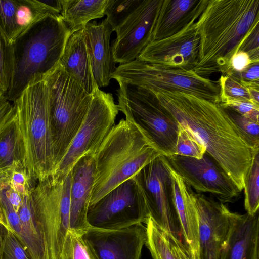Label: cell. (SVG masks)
I'll list each match as a JSON object with an SVG mask.
<instances>
[{
	"mask_svg": "<svg viewBox=\"0 0 259 259\" xmlns=\"http://www.w3.org/2000/svg\"><path fill=\"white\" fill-rule=\"evenodd\" d=\"M13 103L24 145L26 168L37 183L55 171L45 79L32 81Z\"/></svg>",
	"mask_w": 259,
	"mask_h": 259,
	"instance_id": "5b68a950",
	"label": "cell"
},
{
	"mask_svg": "<svg viewBox=\"0 0 259 259\" xmlns=\"http://www.w3.org/2000/svg\"><path fill=\"white\" fill-rule=\"evenodd\" d=\"M8 101L7 94L3 92H0V108Z\"/></svg>",
	"mask_w": 259,
	"mask_h": 259,
	"instance_id": "7dc6e473",
	"label": "cell"
},
{
	"mask_svg": "<svg viewBox=\"0 0 259 259\" xmlns=\"http://www.w3.org/2000/svg\"><path fill=\"white\" fill-rule=\"evenodd\" d=\"M5 194L12 206L14 210L17 212L23 200V196L14 191L9 187L4 189Z\"/></svg>",
	"mask_w": 259,
	"mask_h": 259,
	"instance_id": "b9f144b4",
	"label": "cell"
},
{
	"mask_svg": "<svg viewBox=\"0 0 259 259\" xmlns=\"http://www.w3.org/2000/svg\"><path fill=\"white\" fill-rule=\"evenodd\" d=\"M45 79L48 89L56 171L84 119L93 94L89 93L59 65Z\"/></svg>",
	"mask_w": 259,
	"mask_h": 259,
	"instance_id": "8992f818",
	"label": "cell"
},
{
	"mask_svg": "<svg viewBox=\"0 0 259 259\" xmlns=\"http://www.w3.org/2000/svg\"><path fill=\"white\" fill-rule=\"evenodd\" d=\"M160 0H143L138 9L115 31L112 48L116 63L133 61L151 41L154 21Z\"/></svg>",
	"mask_w": 259,
	"mask_h": 259,
	"instance_id": "2e32d148",
	"label": "cell"
},
{
	"mask_svg": "<svg viewBox=\"0 0 259 259\" xmlns=\"http://www.w3.org/2000/svg\"><path fill=\"white\" fill-rule=\"evenodd\" d=\"M22 168H26L25 151L15 113L0 132V169L9 178L13 171Z\"/></svg>",
	"mask_w": 259,
	"mask_h": 259,
	"instance_id": "484cf974",
	"label": "cell"
},
{
	"mask_svg": "<svg viewBox=\"0 0 259 259\" xmlns=\"http://www.w3.org/2000/svg\"><path fill=\"white\" fill-rule=\"evenodd\" d=\"M259 150L254 151L250 167L245 175L244 207L246 213L253 215L259 208Z\"/></svg>",
	"mask_w": 259,
	"mask_h": 259,
	"instance_id": "83f0119b",
	"label": "cell"
},
{
	"mask_svg": "<svg viewBox=\"0 0 259 259\" xmlns=\"http://www.w3.org/2000/svg\"><path fill=\"white\" fill-rule=\"evenodd\" d=\"M145 223V245L153 259H192L182 241L160 227L151 217Z\"/></svg>",
	"mask_w": 259,
	"mask_h": 259,
	"instance_id": "d4e9b609",
	"label": "cell"
},
{
	"mask_svg": "<svg viewBox=\"0 0 259 259\" xmlns=\"http://www.w3.org/2000/svg\"><path fill=\"white\" fill-rule=\"evenodd\" d=\"M65 175L54 174L38 182L31 191L35 214L45 234L50 259H59L69 230L64 223L60 211Z\"/></svg>",
	"mask_w": 259,
	"mask_h": 259,
	"instance_id": "4fadbf2b",
	"label": "cell"
},
{
	"mask_svg": "<svg viewBox=\"0 0 259 259\" xmlns=\"http://www.w3.org/2000/svg\"><path fill=\"white\" fill-rule=\"evenodd\" d=\"M36 183L25 168L16 169L9 176L8 187L22 196L29 194Z\"/></svg>",
	"mask_w": 259,
	"mask_h": 259,
	"instance_id": "8d00e7d4",
	"label": "cell"
},
{
	"mask_svg": "<svg viewBox=\"0 0 259 259\" xmlns=\"http://www.w3.org/2000/svg\"><path fill=\"white\" fill-rule=\"evenodd\" d=\"M48 14L60 15L41 0H0V28L10 44L33 23Z\"/></svg>",
	"mask_w": 259,
	"mask_h": 259,
	"instance_id": "7402d4cb",
	"label": "cell"
},
{
	"mask_svg": "<svg viewBox=\"0 0 259 259\" xmlns=\"http://www.w3.org/2000/svg\"><path fill=\"white\" fill-rule=\"evenodd\" d=\"M227 75L237 80L245 88L259 87V62L251 63L241 72H231Z\"/></svg>",
	"mask_w": 259,
	"mask_h": 259,
	"instance_id": "74e56055",
	"label": "cell"
},
{
	"mask_svg": "<svg viewBox=\"0 0 259 259\" xmlns=\"http://www.w3.org/2000/svg\"><path fill=\"white\" fill-rule=\"evenodd\" d=\"M15 113L14 106L9 101L0 108V132L12 119Z\"/></svg>",
	"mask_w": 259,
	"mask_h": 259,
	"instance_id": "60d3db41",
	"label": "cell"
},
{
	"mask_svg": "<svg viewBox=\"0 0 259 259\" xmlns=\"http://www.w3.org/2000/svg\"><path fill=\"white\" fill-rule=\"evenodd\" d=\"M258 24L259 0H208L195 22L200 43L192 71L204 78L226 74L231 58Z\"/></svg>",
	"mask_w": 259,
	"mask_h": 259,
	"instance_id": "7a4b0ae2",
	"label": "cell"
},
{
	"mask_svg": "<svg viewBox=\"0 0 259 259\" xmlns=\"http://www.w3.org/2000/svg\"><path fill=\"white\" fill-rule=\"evenodd\" d=\"M3 92V91H2V90H1V87H0V92Z\"/></svg>",
	"mask_w": 259,
	"mask_h": 259,
	"instance_id": "c3c4849f",
	"label": "cell"
},
{
	"mask_svg": "<svg viewBox=\"0 0 259 259\" xmlns=\"http://www.w3.org/2000/svg\"><path fill=\"white\" fill-rule=\"evenodd\" d=\"M8 229L4 224L0 222V259L2 258L4 238Z\"/></svg>",
	"mask_w": 259,
	"mask_h": 259,
	"instance_id": "ee69618b",
	"label": "cell"
},
{
	"mask_svg": "<svg viewBox=\"0 0 259 259\" xmlns=\"http://www.w3.org/2000/svg\"><path fill=\"white\" fill-rule=\"evenodd\" d=\"M239 51L247 53L252 63L259 62V24L243 41Z\"/></svg>",
	"mask_w": 259,
	"mask_h": 259,
	"instance_id": "f35d334b",
	"label": "cell"
},
{
	"mask_svg": "<svg viewBox=\"0 0 259 259\" xmlns=\"http://www.w3.org/2000/svg\"><path fill=\"white\" fill-rule=\"evenodd\" d=\"M71 170L70 229L83 234L90 227L87 214L94 182V155L81 157Z\"/></svg>",
	"mask_w": 259,
	"mask_h": 259,
	"instance_id": "ac0fdd59",
	"label": "cell"
},
{
	"mask_svg": "<svg viewBox=\"0 0 259 259\" xmlns=\"http://www.w3.org/2000/svg\"><path fill=\"white\" fill-rule=\"evenodd\" d=\"M107 0H61L60 15L71 33L83 29L91 20L104 16Z\"/></svg>",
	"mask_w": 259,
	"mask_h": 259,
	"instance_id": "4316f807",
	"label": "cell"
},
{
	"mask_svg": "<svg viewBox=\"0 0 259 259\" xmlns=\"http://www.w3.org/2000/svg\"><path fill=\"white\" fill-rule=\"evenodd\" d=\"M8 176L0 169V191L8 186Z\"/></svg>",
	"mask_w": 259,
	"mask_h": 259,
	"instance_id": "f6af8a7d",
	"label": "cell"
},
{
	"mask_svg": "<svg viewBox=\"0 0 259 259\" xmlns=\"http://www.w3.org/2000/svg\"><path fill=\"white\" fill-rule=\"evenodd\" d=\"M82 234L68 230L59 259H98Z\"/></svg>",
	"mask_w": 259,
	"mask_h": 259,
	"instance_id": "f1b7e54d",
	"label": "cell"
},
{
	"mask_svg": "<svg viewBox=\"0 0 259 259\" xmlns=\"http://www.w3.org/2000/svg\"><path fill=\"white\" fill-rule=\"evenodd\" d=\"M149 214L144 197L132 178L89 206V227L114 230L145 222Z\"/></svg>",
	"mask_w": 259,
	"mask_h": 259,
	"instance_id": "30bf717a",
	"label": "cell"
},
{
	"mask_svg": "<svg viewBox=\"0 0 259 259\" xmlns=\"http://www.w3.org/2000/svg\"><path fill=\"white\" fill-rule=\"evenodd\" d=\"M180 125L175 155L201 158L206 151L205 147L191 131Z\"/></svg>",
	"mask_w": 259,
	"mask_h": 259,
	"instance_id": "4dcf8cb0",
	"label": "cell"
},
{
	"mask_svg": "<svg viewBox=\"0 0 259 259\" xmlns=\"http://www.w3.org/2000/svg\"><path fill=\"white\" fill-rule=\"evenodd\" d=\"M111 78L118 83L132 84L151 91L180 92L215 103L220 102L219 80L201 77L192 70L163 67L136 59L120 64Z\"/></svg>",
	"mask_w": 259,
	"mask_h": 259,
	"instance_id": "ba28073f",
	"label": "cell"
},
{
	"mask_svg": "<svg viewBox=\"0 0 259 259\" xmlns=\"http://www.w3.org/2000/svg\"><path fill=\"white\" fill-rule=\"evenodd\" d=\"M199 223V259H219L236 212L219 201L192 192Z\"/></svg>",
	"mask_w": 259,
	"mask_h": 259,
	"instance_id": "9a60e30c",
	"label": "cell"
},
{
	"mask_svg": "<svg viewBox=\"0 0 259 259\" xmlns=\"http://www.w3.org/2000/svg\"><path fill=\"white\" fill-rule=\"evenodd\" d=\"M59 65L89 93L99 88L93 75L84 29L71 34Z\"/></svg>",
	"mask_w": 259,
	"mask_h": 259,
	"instance_id": "cb8c5ba5",
	"label": "cell"
},
{
	"mask_svg": "<svg viewBox=\"0 0 259 259\" xmlns=\"http://www.w3.org/2000/svg\"><path fill=\"white\" fill-rule=\"evenodd\" d=\"M118 108L149 144L166 157L175 155L180 125L149 90L119 82Z\"/></svg>",
	"mask_w": 259,
	"mask_h": 259,
	"instance_id": "52a82bcc",
	"label": "cell"
},
{
	"mask_svg": "<svg viewBox=\"0 0 259 259\" xmlns=\"http://www.w3.org/2000/svg\"><path fill=\"white\" fill-rule=\"evenodd\" d=\"M251 99L255 103L259 104V87L250 86L246 87Z\"/></svg>",
	"mask_w": 259,
	"mask_h": 259,
	"instance_id": "7bdbcfd3",
	"label": "cell"
},
{
	"mask_svg": "<svg viewBox=\"0 0 259 259\" xmlns=\"http://www.w3.org/2000/svg\"><path fill=\"white\" fill-rule=\"evenodd\" d=\"M225 109L232 110L256 122L259 123V104L252 101L224 99L219 103Z\"/></svg>",
	"mask_w": 259,
	"mask_h": 259,
	"instance_id": "e575fe53",
	"label": "cell"
},
{
	"mask_svg": "<svg viewBox=\"0 0 259 259\" xmlns=\"http://www.w3.org/2000/svg\"><path fill=\"white\" fill-rule=\"evenodd\" d=\"M0 222L10 229L0 201Z\"/></svg>",
	"mask_w": 259,
	"mask_h": 259,
	"instance_id": "bcb514c9",
	"label": "cell"
},
{
	"mask_svg": "<svg viewBox=\"0 0 259 259\" xmlns=\"http://www.w3.org/2000/svg\"><path fill=\"white\" fill-rule=\"evenodd\" d=\"M208 0H160L156 13L152 40L173 35L191 20L198 18Z\"/></svg>",
	"mask_w": 259,
	"mask_h": 259,
	"instance_id": "44dd1931",
	"label": "cell"
},
{
	"mask_svg": "<svg viewBox=\"0 0 259 259\" xmlns=\"http://www.w3.org/2000/svg\"><path fill=\"white\" fill-rule=\"evenodd\" d=\"M169 163L160 155L132 178L145 199L149 216L160 227L182 241L180 226L172 200Z\"/></svg>",
	"mask_w": 259,
	"mask_h": 259,
	"instance_id": "8fae6325",
	"label": "cell"
},
{
	"mask_svg": "<svg viewBox=\"0 0 259 259\" xmlns=\"http://www.w3.org/2000/svg\"><path fill=\"white\" fill-rule=\"evenodd\" d=\"M165 157L184 182L197 193H210L223 203L239 198L241 191L206 153L200 159L178 155Z\"/></svg>",
	"mask_w": 259,
	"mask_h": 259,
	"instance_id": "7c38bea8",
	"label": "cell"
},
{
	"mask_svg": "<svg viewBox=\"0 0 259 259\" xmlns=\"http://www.w3.org/2000/svg\"><path fill=\"white\" fill-rule=\"evenodd\" d=\"M1 259H31L15 234L9 229L4 238Z\"/></svg>",
	"mask_w": 259,
	"mask_h": 259,
	"instance_id": "d590c367",
	"label": "cell"
},
{
	"mask_svg": "<svg viewBox=\"0 0 259 259\" xmlns=\"http://www.w3.org/2000/svg\"><path fill=\"white\" fill-rule=\"evenodd\" d=\"M84 29L94 78L99 88L107 87L116 68L110 43L113 30L106 19L90 22Z\"/></svg>",
	"mask_w": 259,
	"mask_h": 259,
	"instance_id": "d6986e66",
	"label": "cell"
},
{
	"mask_svg": "<svg viewBox=\"0 0 259 259\" xmlns=\"http://www.w3.org/2000/svg\"><path fill=\"white\" fill-rule=\"evenodd\" d=\"M118 111L111 94L96 90L84 119L54 174L64 176L81 157L94 155L115 125Z\"/></svg>",
	"mask_w": 259,
	"mask_h": 259,
	"instance_id": "9c48e42d",
	"label": "cell"
},
{
	"mask_svg": "<svg viewBox=\"0 0 259 259\" xmlns=\"http://www.w3.org/2000/svg\"><path fill=\"white\" fill-rule=\"evenodd\" d=\"M218 80L220 88V101L224 99H237L253 102L246 88L236 79L225 74L222 75Z\"/></svg>",
	"mask_w": 259,
	"mask_h": 259,
	"instance_id": "836d02e7",
	"label": "cell"
},
{
	"mask_svg": "<svg viewBox=\"0 0 259 259\" xmlns=\"http://www.w3.org/2000/svg\"><path fill=\"white\" fill-rule=\"evenodd\" d=\"M219 259H259V213L236 212Z\"/></svg>",
	"mask_w": 259,
	"mask_h": 259,
	"instance_id": "603a6c76",
	"label": "cell"
},
{
	"mask_svg": "<svg viewBox=\"0 0 259 259\" xmlns=\"http://www.w3.org/2000/svg\"><path fill=\"white\" fill-rule=\"evenodd\" d=\"M13 67L12 45L7 40L0 28V87L6 93L10 82Z\"/></svg>",
	"mask_w": 259,
	"mask_h": 259,
	"instance_id": "d6a6232c",
	"label": "cell"
},
{
	"mask_svg": "<svg viewBox=\"0 0 259 259\" xmlns=\"http://www.w3.org/2000/svg\"><path fill=\"white\" fill-rule=\"evenodd\" d=\"M160 155L134 124L120 120L94 155V177L89 206Z\"/></svg>",
	"mask_w": 259,
	"mask_h": 259,
	"instance_id": "277c9868",
	"label": "cell"
},
{
	"mask_svg": "<svg viewBox=\"0 0 259 259\" xmlns=\"http://www.w3.org/2000/svg\"><path fill=\"white\" fill-rule=\"evenodd\" d=\"M225 109L241 132L249 147L253 151L259 150V123L232 110Z\"/></svg>",
	"mask_w": 259,
	"mask_h": 259,
	"instance_id": "1f68e13d",
	"label": "cell"
},
{
	"mask_svg": "<svg viewBox=\"0 0 259 259\" xmlns=\"http://www.w3.org/2000/svg\"><path fill=\"white\" fill-rule=\"evenodd\" d=\"M82 235L98 259H140L146 234L140 223L114 230L90 227Z\"/></svg>",
	"mask_w": 259,
	"mask_h": 259,
	"instance_id": "e0dca14e",
	"label": "cell"
},
{
	"mask_svg": "<svg viewBox=\"0 0 259 259\" xmlns=\"http://www.w3.org/2000/svg\"><path fill=\"white\" fill-rule=\"evenodd\" d=\"M149 91L180 125L194 135L242 191L254 151L226 109L190 94Z\"/></svg>",
	"mask_w": 259,
	"mask_h": 259,
	"instance_id": "6da1fadb",
	"label": "cell"
},
{
	"mask_svg": "<svg viewBox=\"0 0 259 259\" xmlns=\"http://www.w3.org/2000/svg\"><path fill=\"white\" fill-rule=\"evenodd\" d=\"M71 33L61 15H47L11 43L12 71L6 92L15 101L33 80L45 77L59 65Z\"/></svg>",
	"mask_w": 259,
	"mask_h": 259,
	"instance_id": "3957f363",
	"label": "cell"
},
{
	"mask_svg": "<svg viewBox=\"0 0 259 259\" xmlns=\"http://www.w3.org/2000/svg\"><path fill=\"white\" fill-rule=\"evenodd\" d=\"M143 0H107L106 19L115 31L138 9Z\"/></svg>",
	"mask_w": 259,
	"mask_h": 259,
	"instance_id": "f546056e",
	"label": "cell"
},
{
	"mask_svg": "<svg viewBox=\"0 0 259 259\" xmlns=\"http://www.w3.org/2000/svg\"><path fill=\"white\" fill-rule=\"evenodd\" d=\"M251 63L252 62L248 54L245 52L239 51L231 58L226 74L233 72H241Z\"/></svg>",
	"mask_w": 259,
	"mask_h": 259,
	"instance_id": "ab89813d",
	"label": "cell"
},
{
	"mask_svg": "<svg viewBox=\"0 0 259 259\" xmlns=\"http://www.w3.org/2000/svg\"><path fill=\"white\" fill-rule=\"evenodd\" d=\"M197 19L173 35L151 41L137 59L163 67L192 70L199 49L200 37L195 28Z\"/></svg>",
	"mask_w": 259,
	"mask_h": 259,
	"instance_id": "5bb4252c",
	"label": "cell"
},
{
	"mask_svg": "<svg viewBox=\"0 0 259 259\" xmlns=\"http://www.w3.org/2000/svg\"><path fill=\"white\" fill-rule=\"evenodd\" d=\"M174 204L179 219L182 241L192 259H199V223L192 188L168 165Z\"/></svg>",
	"mask_w": 259,
	"mask_h": 259,
	"instance_id": "ffe728a7",
	"label": "cell"
}]
</instances>
